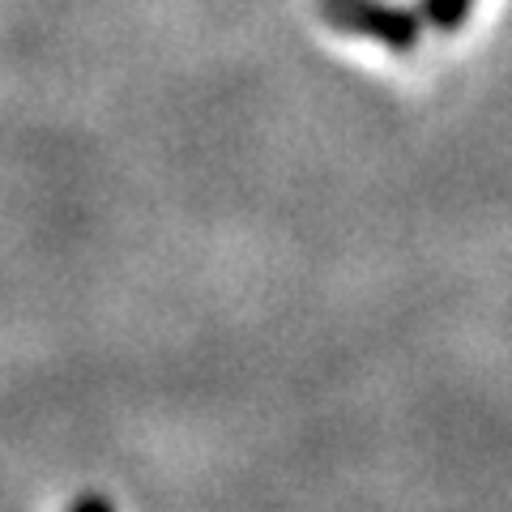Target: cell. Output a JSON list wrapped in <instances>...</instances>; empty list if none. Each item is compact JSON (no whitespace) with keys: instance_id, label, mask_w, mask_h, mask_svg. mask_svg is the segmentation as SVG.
Here are the masks:
<instances>
[{"instance_id":"3957f363","label":"cell","mask_w":512,"mask_h":512,"mask_svg":"<svg viewBox=\"0 0 512 512\" xmlns=\"http://www.w3.org/2000/svg\"><path fill=\"white\" fill-rule=\"evenodd\" d=\"M73 512H116V508H111V500H103V495H82V500L73 504Z\"/></svg>"},{"instance_id":"7a4b0ae2","label":"cell","mask_w":512,"mask_h":512,"mask_svg":"<svg viewBox=\"0 0 512 512\" xmlns=\"http://www.w3.org/2000/svg\"><path fill=\"white\" fill-rule=\"evenodd\" d=\"M474 9V0H423V18L440 30V35H453V30L466 26Z\"/></svg>"},{"instance_id":"6da1fadb","label":"cell","mask_w":512,"mask_h":512,"mask_svg":"<svg viewBox=\"0 0 512 512\" xmlns=\"http://www.w3.org/2000/svg\"><path fill=\"white\" fill-rule=\"evenodd\" d=\"M316 13L342 35L372 39L397 56H410L419 47V18L389 0H316Z\"/></svg>"}]
</instances>
